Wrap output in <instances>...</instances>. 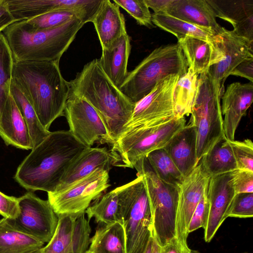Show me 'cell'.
Wrapping results in <instances>:
<instances>
[{
  "label": "cell",
  "mask_w": 253,
  "mask_h": 253,
  "mask_svg": "<svg viewBox=\"0 0 253 253\" xmlns=\"http://www.w3.org/2000/svg\"><path fill=\"white\" fill-rule=\"evenodd\" d=\"M86 148L69 130L50 132L20 164L14 178L29 191L54 192L68 168Z\"/></svg>",
  "instance_id": "cell-1"
},
{
  "label": "cell",
  "mask_w": 253,
  "mask_h": 253,
  "mask_svg": "<svg viewBox=\"0 0 253 253\" xmlns=\"http://www.w3.org/2000/svg\"><path fill=\"white\" fill-rule=\"evenodd\" d=\"M59 62L14 61L12 81L33 106L46 129L64 115L69 94L68 82L63 77Z\"/></svg>",
  "instance_id": "cell-2"
},
{
  "label": "cell",
  "mask_w": 253,
  "mask_h": 253,
  "mask_svg": "<svg viewBox=\"0 0 253 253\" xmlns=\"http://www.w3.org/2000/svg\"><path fill=\"white\" fill-rule=\"evenodd\" d=\"M68 84L69 94L85 99L95 109L114 143L130 120L135 103L108 77L99 59L86 64Z\"/></svg>",
  "instance_id": "cell-3"
},
{
  "label": "cell",
  "mask_w": 253,
  "mask_h": 253,
  "mask_svg": "<svg viewBox=\"0 0 253 253\" xmlns=\"http://www.w3.org/2000/svg\"><path fill=\"white\" fill-rule=\"evenodd\" d=\"M84 24L76 18L57 27L40 29L26 20L14 22L2 32L14 61H58Z\"/></svg>",
  "instance_id": "cell-4"
},
{
  "label": "cell",
  "mask_w": 253,
  "mask_h": 253,
  "mask_svg": "<svg viewBox=\"0 0 253 253\" xmlns=\"http://www.w3.org/2000/svg\"><path fill=\"white\" fill-rule=\"evenodd\" d=\"M188 64L180 44H169L153 50L127 75L121 91L135 103L161 80L171 75L181 77Z\"/></svg>",
  "instance_id": "cell-5"
},
{
  "label": "cell",
  "mask_w": 253,
  "mask_h": 253,
  "mask_svg": "<svg viewBox=\"0 0 253 253\" xmlns=\"http://www.w3.org/2000/svg\"><path fill=\"white\" fill-rule=\"evenodd\" d=\"M116 188L126 235V253H145L153 237V221L143 177Z\"/></svg>",
  "instance_id": "cell-6"
},
{
  "label": "cell",
  "mask_w": 253,
  "mask_h": 253,
  "mask_svg": "<svg viewBox=\"0 0 253 253\" xmlns=\"http://www.w3.org/2000/svg\"><path fill=\"white\" fill-rule=\"evenodd\" d=\"M186 122L184 117H175L160 125L124 130L112 145V165L134 169L149 153L163 148Z\"/></svg>",
  "instance_id": "cell-7"
},
{
  "label": "cell",
  "mask_w": 253,
  "mask_h": 253,
  "mask_svg": "<svg viewBox=\"0 0 253 253\" xmlns=\"http://www.w3.org/2000/svg\"><path fill=\"white\" fill-rule=\"evenodd\" d=\"M220 98L221 91L216 88L209 73L200 74L190 120L196 129L199 162L216 143L226 138Z\"/></svg>",
  "instance_id": "cell-8"
},
{
  "label": "cell",
  "mask_w": 253,
  "mask_h": 253,
  "mask_svg": "<svg viewBox=\"0 0 253 253\" xmlns=\"http://www.w3.org/2000/svg\"><path fill=\"white\" fill-rule=\"evenodd\" d=\"M143 177L153 221V237L160 246L176 238L178 187L167 184L156 174L146 158L134 166Z\"/></svg>",
  "instance_id": "cell-9"
},
{
  "label": "cell",
  "mask_w": 253,
  "mask_h": 253,
  "mask_svg": "<svg viewBox=\"0 0 253 253\" xmlns=\"http://www.w3.org/2000/svg\"><path fill=\"white\" fill-rule=\"evenodd\" d=\"M109 171L96 169L62 190L48 193V201L56 215L84 212L91 202L110 186Z\"/></svg>",
  "instance_id": "cell-10"
},
{
  "label": "cell",
  "mask_w": 253,
  "mask_h": 253,
  "mask_svg": "<svg viewBox=\"0 0 253 253\" xmlns=\"http://www.w3.org/2000/svg\"><path fill=\"white\" fill-rule=\"evenodd\" d=\"M179 78L177 75L167 77L146 96L135 103L131 118L124 130L140 126L160 125L175 117L173 94Z\"/></svg>",
  "instance_id": "cell-11"
},
{
  "label": "cell",
  "mask_w": 253,
  "mask_h": 253,
  "mask_svg": "<svg viewBox=\"0 0 253 253\" xmlns=\"http://www.w3.org/2000/svg\"><path fill=\"white\" fill-rule=\"evenodd\" d=\"M18 198V216L14 219H7L18 229L47 243L58 220L49 201L40 198L31 191Z\"/></svg>",
  "instance_id": "cell-12"
},
{
  "label": "cell",
  "mask_w": 253,
  "mask_h": 253,
  "mask_svg": "<svg viewBox=\"0 0 253 253\" xmlns=\"http://www.w3.org/2000/svg\"><path fill=\"white\" fill-rule=\"evenodd\" d=\"M64 115L69 126V131L79 141L87 147L94 143L113 144L101 119L85 99L69 94Z\"/></svg>",
  "instance_id": "cell-13"
},
{
  "label": "cell",
  "mask_w": 253,
  "mask_h": 253,
  "mask_svg": "<svg viewBox=\"0 0 253 253\" xmlns=\"http://www.w3.org/2000/svg\"><path fill=\"white\" fill-rule=\"evenodd\" d=\"M210 177L199 162L178 186L176 238L185 251L191 249L187 244L189 225L194 211L207 187Z\"/></svg>",
  "instance_id": "cell-14"
},
{
  "label": "cell",
  "mask_w": 253,
  "mask_h": 253,
  "mask_svg": "<svg viewBox=\"0 0 253 253\" xmlns=\"http://www.w3.org/2000/svg\"><path fill=\"white\" fill-rule=\"evenodd\" d=\"M216 43L221 57L208 73L216 88L221 91L224 82L234 68L246 58L253 57V43L226 29L217 35Z\"/></svg>",
  "instance_id": "cell-15"
},
{
  "label": "cell",
  "mask_w": 253,
  "mask_h": 253,
  "mask_svg": "<svg viewBox=\"0 0 253 253\" xmlns=\"http://www.w3.org/2000/svg\"><path fill=\"white\" fill-rule=\"evenodd\" d=\"M209 214L204 229V240L211 241L227 218L226 213L235 195L230 172L210 177L207 186Z\"/></svg>",
  "instance_id": "cell-16"
},
{
  "label": "cell",
  "mask_w": 253,
  "mask_h": 253,
  "mask_svg": "<svg viewBox=\"0 0 253 253\" xmlns=\"http://www.w3.org/2000/svg\"><path fill=\"white\" fill-rule=\"evenodd\" d=\"M221 98L224 135L228 140L232 141L241 119L252 103L253 83H233L228 85Z\"/></svg>",
  "instance_id": "cell-17"
},
{
  "label": "cell",
  "mask_w": 253,
  "mask_h": 253,
  "mask_svg": "<svg viewBox=\"0 0 253 253\" xmlns=\"http://www.w3.org/2000/svg\"><path fill=\"white\" fill-rule=\"evenodd\" d=\"M215 17L230 23L233 32L253 43V0H207Z\"/></svg>",
  "instance_id": "cell-18"
},
{
  "label": "cell",
  "mask_w": 253,
  "mask_h": 253,
  "mask_svg": "<svg viewBox=\"0 0 253 253\" xmlns=\"http://www.w3.org/2000/svg\"><path fill=\"white\" fill-rule=\"evenodd\" d=\"M111 165L112 156L106 147H87L68 168L54 192L66 188L96 169L109 170Z\"/></svg>",
  "instance_id": "cell-19"
},
{
  "label": "cell",
  "mask_w": 253,
  "mask_h": 253,
  "mask_svg": "<svg viewBox=\"0 0 253 253\" xmlns=\"http://www.w3.org/2000/svg\"><path fill=\"white\" fill-rule=\"evenodd\" d=\"M184 177L198 165L195 126L189 124L178 131L163 148Z\"/></svg>",
  "instance_id": "cell-20"
},
{
  "label": "cell",
  "mask_w": 253,
  "mask_h": 253,
  "mask_svg": "<svg viewBox=\"0 0 253 253\" xmlns=\"http://www.w3.org/2000/svg\"><path fill=\"white\" fill-rule=\"evenodd\" d=\"M165 14L209 29L217 35L225 29L216 22L214 13L207 0H173Z\"/></svg>",
  "instance_id": "cell-21"
},
{
  "label": "cell",
  "mask_w": 253,
  "mask_h": 253,
  "mask_svg": "<svg viewBox=\"0 0 253 253\" xmlns=\"http://www.w3.org/2000/svg\"><path fill=\"white\" fill-rule=\"evenodd\" d=\"M91 22L102 47L108 49L126 33L125 20L119 6L110 0H103Z\"/></svg>",
  "instance_id": "cell-22"
},
{
  "label": "cell",
  "mask_w": 253,
  "mask_h": 253,
  "mask_svg": "<svg viewBox=\"0 0 253 253\" xmlns=\"http://www.w3.org/2000/svg\"><path fill=\"white\" fill-rule=\"evenodd\" d=\"M0 136L7 145L33 148L27 124L10 94L0 117Z\"/></svg>",
  "instance_id": "cell-23"
},
{
  "label": "cell",
  "mask_w": 253,
  "mask_h": 253,
  "mask_svg": "<svg viewBox=\"0 0 253 253\" xmlns=\"http://www.w3.org/2000/svg\"><path fill=\"white\" fill-rule=\"evenodd\" d=\"M217 38V37H216ZM186 58L188 68L199 75L209 72L220 60L221 53L216 43L188 37L178 41Z\"/></svg>",
  "instance_id": "cell-24"
},
{
  "label": "cell",
  "mask_w": 253,
  "mask_h": 253,
  "mask_svg": "<svg viewBox=\"0 0 253 253\" xmlns=\"http://www.w3.org/2000/svg\"><path fill=\"white\" fill-rule=\"evenodd\" d=\"M130 40L127 33L124 34L109 48L102 49L101 57L99 59L105 73L119 88L128 74L127 66L131 49Z\"/></svg>",
  "instance_id": "cell-25"
},
{
  "label": "cell",
  "mask_w": 253,
  "mask_h": 253,
  "mask_svg": "<svg viewBox=\"0 0 253 253\" xmlns=\"http://www.w3.org/2000/svg\"><path fill=\"white\" fill-rule=\"evenodd\" d=\"M44 243L14 227L4 218L0 219V253H32Z\"/></svg>",
  "instance_id": "cell-26"
},
{
  "label": "cell",
  "mask_w": 253,
  "mask_h": 253,
  "mask_svg": "<svg viewBox=\"0 0 253 253\" xmlns=\"http://www.w3.org/2000/svg\"><path fill=\"white\" fill-rule=\"evenodd\" d=\"M88 250L92 253H126L123 225L114 222L98 228L90 239Z\"/></svg>",
  "instance_id": "cell-27"
},
{
  "label": "cell",
  "mask_w": 253,
  "mask_h": 253,
  "mask_svg": "<svg viewBox=\"0 0 253 253\" xmlns=\"http://www.w3.org/2000/svg\"><path fill=\"white\" fill-rule=\"evenodd\" d=\"M199 162L210 176L231 172L237 169L231 147L226 138L216 143Z\"/></svg>",
  "instance_id": "cell-28"
},
{
  "label": "cell",
  "mask_w": 253,
  "mask_h": 253,
  "mask_svg": "<svg viewBox=\"0 0 253 253\" xmlns=\"http://www.w3.org/2000/svg\"><path fill=\"white\" fill-rule=\"evenodd\" d=\"M152 21L153 24L161 29L173 34L178 41L190 37L212 42H215L216 41L217 35L212 31L167 14L153 13Z\"/></svg>",
  "instance_id": "cell-29"
},
{
  "label": "cell",
  "mask_w": 253,
  "mask_h": 253,
  "mask_svg": "<svg viewBox=\"0 0 253 253\" xmlns=\"http://www.w3.org/2000/svg\"><path fill=\"white\" fill-rule=\"evenodd\" d=\"M199 75L191 69L179 78L174 87L173 105L176 117H184L191 113L196 97Z\"/></svg>",
  "instance_id": "cell-30"
},
{
  "label": "cell",
  "mask_w": 253,
  "mask_h": 253,
  "mask_svg": "<svg viewBox=\"0 0 253 253\" xmlns=\"http://www.w3.org/2000/svg\"><path fill=\"white\" fill-rule=\"evenodd\" d=\"M10 94L27 124L34 148L42 142L50 131L42 126L33 106L12 81Z\"/></svg>",
  "instance_id": "cell-31"
},
{
  "label": "cell",
  "mask_w": 253,
  "mask_h": 253,
  "mask_svg": "<svg viewBox=\"0 0 253 253\" xmlns=\"http://www.w3.org/2000/svg\"><path fill=\"white\" fill-rule=\"evenodd\" d=\"M99 198L85 210L88 220L93 217L96 222L103 224L119 222L123 225L116 188Z\"/></svg>",
  "instance_id": "cell-32"
},
{
  "label": "cell",
  "mask_w": 253,
  "mask_h": 253,
  "mask_svg": "<svg viewBox=\"0 0 253 253\" xmlns=\"http://www.w3.org/2000/svg\"><path fill=\"white\" fill-rule=\"evenodd\" d=\"M146 158L157 176L161 180L178 187L184 177L164 148L150 152Z\"/></svg>",
  "instance_id": "cell-33"
},
{
  "label": "cell",
  "mask_w": 253,
  "mask_h": 253,
  "mask_svg": "<svg viewBox=\"0 0 253 253\" xmlns=\"http://www.w3.org/2000/svg\"><path fill=\"white\" fill-rule=\"evenodd\" d=\"M78 215H57L58 220L55 231L50 240L42 248L43 253H72L74 223Z\"/></svg>",
  "instance_id": "cell-34"
},
{
  "label": "cell",
  "mask_w": 253,
  "mask_h": 253,
  "mask_svg": "<svg viewBox=\"0 0 253 253\" xmlns=\"http://www.w3.org/2000/svg\"><path fill=\"white\" fill-rule=\"evenodd\" d=\"M14 59L3 33H0V117L10 95Z\"/></svg>",
  "instance_id": "cell-35"
},
{
  "label": "cell",
  "mask_w": 253,
  "mask_h": 253,
  "mask_svg": "<svg viewBox=\"0 0 253 253\" xmlns=\"http://www.w3.org/2000/svg\"><path fill=\"white\" fill-rule=\"evenodd\" d=\"M76 18L81 20L84 24L87 23L82 13L69 10L50 11L26 21L36 28L47 29L57 27Z\"/></svg>",
  "instance_id": "cell-36"
},
{
  "label": "cell",
  "mask_w": 253,
  "mask_h": 253,
  "mask_svg": "<svg viewBox=\"0 0 253 253\" xmlns=\"http://www.w3.org/2000/svg\"><path fill=\"white\" fill-rule=\"evenodd\" d=\"M85 212L78 214L74 221L72 243V253H85L90 244L91 227L85 217Z\"/></svg>",
  "instance_id": "cell-37"
},
{
  "label": "cell",
  "mask_w": 253,
  "mask_h": 253,
  "mask_svg": "<svg viewBox=\"0 0 253 253\" xmlns=\"http://www.w3.org/2000/svg\"><path fill=\"white\" fill-rule=\"evenodd\" d=\"M119 6L133 17L137 23L147 27H154L152 14L144 0H113Z\"/></svg>",
  "instance_id": "cell-38"
},
{
  "label": "cell",
  "mask_w": 253,
  "mask_h": 253,
  "mask_svg": "<svg viewBox=\"0 0 253 253\" xmlns=\"http://www.w3.org/2000/svg\"><path fill=\"white\" fill-rule=\"evenodd\" d=\"M229 141V140H228ZM236 162L237 169L253 171V143L250 139L229 141Z\"/></svg>",
  "instance_id": "cell-39"
},
{
  "label": "cell",
  "mask_w": 253,
  "mask_h": 253,
  "mask_svg": "<svg viewBox=\"0 0 253 253\" xmlns=\"http://www.w3.org/2000/svg\"><path fill=\"white\" fill-rule=\"evenodd\" d=\"M253 216V193L235 194L226 213V217L247 218Z\"/></svg>",
  "instance_id": "cell-40"
},
{
  "label": "cell",
  "mask_w": 253,
  "mask_h": 253,
  "mask_svg": "<svg viewBox=\"0 0 253 253\" xmlns=\"http://www.w3.org/2000/svg\"><path fill=\"white\" fill-rule=\"evenodd\" d=\"M230 177L235 194L253 193V171L237 169L230 172Z\"/></svg>",
  "instance_id": "cell-41"
},
{
  "label": "cell",
  "mask_w": 253,
  "mask_h": 253,
  "mask_svg": "<svg viewBox=\"0 0 253 253\" xmlns=\"http://www.w3.org/2000/svg\"><path fill=\"white\" fill-rule=\"evenodd\" d=\"M207 190V187L192 215L188 229L189 234L201 227L204 229L206 225L209 208Z\"/></svg>",
  "instance_id": "cell-42"
},
{
  "label": "cell",
  "mask_w": 253,
  "mask_h": 253,
  "mask_svg": "<svg viewBox=\"0 0 253 253\" xmlns=\"http://www.w3.org/2000/svg\"><path fill=\"white\" fill-rule=\"evenodd\" d=\"M19 213V198L6 195L0 191V214L3 218L14 219Z\"/></svg>",
  "instance_id": "cell-43"
},
{
  "label": "cell",
  "mask_w": 253,
  "mask_h": 253,
  "mask_svg": "<svg viewBox=\"0 0 253 253\" xmlns=\"http://www.w3.org/2000/svg\"><path fill=\"white\" fill-rule=\"evenodd\" d=\"M230 75L245 78L253 83V57L246 58L238 64Z\"/></svg>",
  "instance_id": "cell-44"
},
{
  "label": "cell",
  "mask_w": 253,
  "mask_h": 253,
  "mask_svg": "<svg viewBox=\"0 0 253 253\" xmlns=\"http://www.w3.org/2000/svg\"><path fill=\"white\" fill-rule=\"evenodd\" d=\"M16 21L10 13L4 0H0V33Z\"/></svg>",
  "instance_id": "cell-45"
},
{
  "label": "cell",
  "mask_w": 253,
  "mask_h": 253,
  "mask_svg": "<svg viewBox=\"0 0 253 253\" xmlns=\"http://www.w3.org/2000/svg\"><path fill=\"white\" fill-rule=\"evenodd\" d=\"M160 253H201L198 250L191 249L185 251L182 249L176 238H174L165 246L160 247Z\"/></svg>",
  "instance_id": "cell-46"
},
{
  "label": "cell",
  "mask_w": 253,
  "mask_h": 253,
  "mask_svg": "<svg viewBox=\"0 0 253 253\" xmlns=\"http://www.w3.org/2000/svg\"><path fill=\"white\" fill-rule=\"evenodd\" d=\"M149 8H151L155 14H165L169 5L173 0H144Z\"/></svg>",
  "instance_id": "cell-47"
},
{
  "label": "cell",
  "mask_w": 253,
  "mask_h": 253,
  "mask_svg": "<svg viewBox=\"0 0 253 253\" xmlns=\"http://www.w3.org/2000/svg\"><path fill=\"white\" fill-rule=\"evenodd\" d=\"M160 246L153 238L152 253H160Z\"/></svg>",
  "instance_id": "cell-48"
},
{
  "label": "cell",
  "mask_w": 253,
  "mask_h": 253,
  "mask_svg": "<svg viewBox=\"0 0 253 253\" xmlns=\"http://www.w3.org/2000/svg\"><path fill=\"white\" fill-rule=\"evenodd\" d=\"M153 237H152L148 245V247L147 248V250L145 252V253H152V246H153Z\"/></svg>",
  "instance_id": "cell-49"
},
{
  "label": "cell",
  "mask_w": 253,
  "mask_h": 253,
  "mask_svg": "<svg viewBox=\"0 0 253 253\" xmlns=\"http://www.w3.org/2000/svg\"><path fill=\"white\" fill-rule=\"evenodd\" d=\"M43 253L42 252V248L40 250H39L38 251H36L33 253Z\"/></svg>",
  "instance_id": "cell-50"
},
{
  "label": "cell",
  "mask_w": 253,
  "mask_h": 253,
  "mask_svg": "<svg viewBox=\"0 0 253 253\" xmlns=\"http://www.w3.org/2000/svg\"><path fill=\"white\" fill-rule=\"evenodd\" d=\"M85 253H92V252H91L90 251H89V250H88L87 251H86Z\"/></svg>",
  "instance_id": "cell-51"
}]
</instances>
